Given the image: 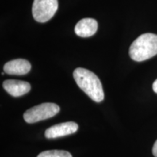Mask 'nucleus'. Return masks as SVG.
Here are the masks:
<instances>
[{"label":"nucleus","instance_id":"obj_5","mask_svg":"<svg viewBox=\"0 0 157 157\" xmlns=\"http://www.w3.org/2000/svg\"><path fill=\"white\" fill-rule=\"evenodd\" d=\"M78 126L74 121L60 123L49 127L45 130V137L48 139L57 138V137L66 136L75 133L78 130Z\"/></svg>","mask_w":157,"mask_h":157},{"label":"nucleus","instance_id":"obj_1","mask_svg":"<svg viewBox=\"0 0 157 157\" xmlns=\"http://www.w3.org/2000/svg\"><path fill=\"white\" fill-rule=\"evenodd\" d=\"M73 76L78 87L94 101L100 103L104 99V93L101 80L98 76L83 68L74 70Z\"/></svg>","mask_w":157,"mask_h":157},{"label":"nucleus","instance_id":"obj_10","mask_svg":"<svg viewBox=\"0 0 157 157\" xmlns=\"http://www.w3.org/2000/svg\"><path fill=\"white\" fill-rule=\"evenodd\" d=\"M152 153H153V155H154L155 157H157V140L156 142L154 143V146H153Z\"/></svg>","mask_w":157,"mask_h":157},{"label":"nucleus","instance_id":"obj_11","mask_svg":"<svg viewBox=\"0 0 157 157\" xmlns=\"http://www.w3.org/2000/svg\"><path fill=\"white\" fill-rule=\"evenodd\" d=\"M153 90H154L155 93H157V78L153 83Z\"/></svg>","mask_w":157,"mask_h":157},{"label":"nucleus","instance_id":"obj_9","mask_svg":"<svg viewBox=\"0 0 157 157\" xmlns=\"http://www.w3.org/2000/svg\"><path fill=\"white\" fill-rule=\"evenodd\" d=\"M37 157H72V155L66 151L51 150L42 151Z\"/></svg>","mask_w":157,"mask_h":157},{"label":"nucleus","instance_id":"obj_7","mask_svg":"<svg viewBox=\"0 0 157 157\" xmlns=\"http://www.w3.org/2000/svg\"><path fill=\"white\" fill-rule=\"evenodd\" d=\"M31 68V63L25 59H15L6 63L4 66L5 73L10 75H24Z\"/></svg>","mask_w":157,"mask_h":157},{"label":"nucleus","instance_id":"obj_4","mask_svg":"<svg viewBox=\"0 0 157 157\" xmlns=\"http://www.w3.org/2000/svg\"><path fill=\"white\" fill-rule=\"evenodd\" d=\"M58 7V0H34L32 14L35 21L45 23L53 17Z\"/></svg>","mask_w":157,"mask_h":157},{"label":"nucleus","instance_id":"obj_3","mask_svg":"<svg viewBox=\"0 0 157 157\" xmlns=\"http://www.w3.org/2000/svg\"><path fill=\"white\" fill-rule=\"evenodd\" d=\"M59 111L60 107L57 104L44 103L27 110L23 114V119L27 123L32 124L54 117Z\"/></svg>","mask_w":157,"mask_h":157},{"label":"nucleus","instance_id":"obj_8","mask_svg":"<svg viewBox=\"0 0 157 157\" xmlns=\"http://www.w3.org/2000/svg\"><path fill=\"white\" fill-rule=\"evenodd\" d=\"M98 30V22L93 18L82 19L76 23L74 31L76 34L81 37L93 36Z\"/></svg>","mask_w":157,"mask_h":157},{"label":"nucleus","instance_id":"obj_2","mask_svg":"<svg viewBox=\"0 0 157 157\" xmlns=\"http://www.w3.org/2000/svg\"><path fill=\"white\" fill-rule=\"evenodd\" d=\"M130 58L137 62L144 61L157 54V35L146 33L135 39L129 48Z\"/></svg>","mask_w":157,"mask_h":157},{"label":"nucleus","instance_id":"obj_6","mask_svg":"<svg viewBox=\"0 0 157 157\" xmlns=\"http://www.w3.org/2000/svg\"><path fill=\"white\" fill-rule=\"evenodd\" d=\"M3 87L10 95L20 97L30 91L31 84L25 81L8 79L3 82Z\"/></svg>","mask_w":157,"mask_h":157}]
</instances>
